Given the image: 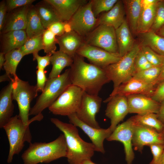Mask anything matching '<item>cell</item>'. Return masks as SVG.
<instances>
[{
  "instance_id": "6da1fadb",
  "label": "cell",
  "mask_w": 164,
  "mask_h": 164,
  "mask_svg": "<svg viewBox=\"0 0 164 164\" xmlns=\"http://www.w3.org/2000/svg\"><path fill=\"white\" fill-rule=\"evenodd\" d=\"M69 75L72 84L91 95H98L104 85L111 81L103 69L87 63L77 54L70 68Z\"/></svg>"
},
{
  "instance_id": "7a4b0ae2",
  "label": "cell",
  "mask_w": 164,
  "mask_h": 164,
  "mask_svg": "<svg viewBox=\"0 0 164 164\" xmlns=\"http://www.w3.org/2000/svg\"><path fill=\"white\" fill-rule=\"evenodd\" d=\"M50 121L64 135L67 148L66 157L69 164H82L85 160L91 159L95 151L94 146L81 138L77 127L55 118H51Z\"/></svg>"
},
{
  "instance_id": "3957f363",
  "label": "cell",
  "mask_w": 164,
  "mask_h": 164,
  "mask_svg": "<svg viewBox=\"0 0 164 164\" xmlns=\"http://www.w3.org/2000/svg\"><path fill=\"white\" fill-rule=\"evenodd\" d=\"M67 148L66 140L61 134L51 142L30 143L22 155L24 164L48 163L62 157H66Z\"/></svg>"
},
{
  "instance_id": "277c9868",
  "label": "cell",
  "mask_w": 164,
  "mask_h": 164,
  "mask_svg": "<svg viewBox=\"0 0 164 164\" xmlns=\"http://www.w3.org/2000/svg\"><path fill=\"white\" fill-rule=\"evenodd\" d=\"M12 97L17 102L19 113L18 116L25 125H30L36 121H40L43 118L42 113L29 119L30 103L36 97L38 92L35 86L30 85L28 81L20 79L17 75L12 78Z\"/></svg>"
},
{
  "instance_id": "5b68a950",
  "label": "cell",
  "mask_w": 164,
  "mask_h": 164,
  "mask_svg": "<svg viewBox=\"0 0 164 164\" xmlns=\"http://www.w3.org/2000/svg\"><path fill=\"white\" fill-rule=\"evenodd\" d=\"M70 68L56 77L48 78L45 88L35 105L31 108L29 115H36L49 108L72 83Z\"/></svg>"
},
{
  "instance_id": "8992f818",
  "label": "cell",
  "mask_w": 164,
  "mask_h": 164,
  "mask_svg": "<svg viewBox=\"0 0 164 164\" xmlns=\"http://www.w3.org/2000/svg\"><path fill=\"white\" fill-rule=\"evenodd\" d=\"M140 49L139 45L135 44L132 50L121 57L119 61L103 68L109 80L113 82L112 91L132 78L135 73V61Z\"/></svg>"
},
{
  "instance_id": "52a82bcc",
  "label": "cell",
  "mask_w": 164,
  "mask_h": 164,
  "mask_svg": "<svg viewBox=\"0 0 164 164\" xmlns=\"http://www.w3.org/2000/svg\"><path fill=\"white\" fill-rule=\"evenodd\" d=\"M29 125H25L18 115H15L12 117L3 127L9 144L7 160L8 163L12 162L15 155L20 152L25 142L31 143L32 136Z\"/></svg>"
},
{
  "instance_id": "ba28073f",
  "label": "cell",
  "mask_w": 164,
  "mask_h": 164,
  "mask_svg": "<svg viewBox=\"0 0 164 164\" xmlns=\"http://www.w3.org/2000/svg\"><path fill=\"white\" fill-rule=\"evenodd\" d=\"M84 91L71 84L48 108L53 114L68 116L76 113L80 106Z\"/></svg>"
},
{
  "instance_id": "9c48e42d",
  "label": "cell",
  "mask_w": 164,
  "mask_h": 164,
  "mask_svg": "<svg viewBox=\"0 0 164 164\" xmlns=\"http://www.w3.org/2000/svg\"><path fill=\"white\" fill-rule=\"evenodd\" d=\"M85 43L113 53H118L115 29L101 25L97 26L84 38Z\"/></svg>"
},
{
  "instance_id": "30bf717a",
  "label": "cell",
  "mask_w": 164,
  "mask_h": 164,
  "mask_svg": "<svg viewBox=\"0 0 164 164\" xmlns=\"http://www.w3.org/2000/svg\"><path fill=\"white\" fill-rule=\"evenodd\" d=\"M97 20L92 11L91 0L80 8L67 22L70 31L84 38L96 27Z\"/></svg>"
},
{
  "instance_id": "8fae6325",
  "label": "cell",
  "mask_w": 164,
  "mask_h": 164,
  "mask_svg": "<svg viewBox=\"0 0 164 164\" xmlns=\"http://www.w3.org/2000/svg\"><path fill=\"white\" fill-rule=\"evenodd\" d=\"M76 54L87 58L90 63L103 69L118 62L121 57L119 53H110L84 42L77 50Z\"/></svg>"
},
{
  "instance_id": "7c38bea8",
  "label": "cell",
  "mask_w": 164,
  "mask_h": 164,
  "mask_svg": "<svg viewBox=\"0 0 164 164\" xmlns=\"http://www.w3.org/2000/svg\"><path fill=\"white\" fill-rule=\"evenodd\" d=\"M102 101V99L98 95L90 94L84 91L80 106L76 113L77 117L91 127L100 128L95 116L100 111Z\"/></svg>"
},
{
  "instance_id": "4fadbf2b",
  "label": "cell",
  "mask_w": 164,
  "mask_h": 164,
  "mask_svg": "<svg viewBox=\"0 0 164 164\" xmlns=\"http://www.w3.org/2000/svg\"><path fill=\"white\" fill-rule=\"evenodd\" d=\"M134 122L132 145L135 150L141 152L145 146L164 144V137L162 133L152 128Z\"/></svg>"
},
{
  "instance_id": "5bb4252c",
  "label": "cell",
  "mask_w": 164,
  "mask_h": 164,
  "mask_svg": "<svg viewBox=\"0 0 164 164\" xmlns=\"http://www.w3.org/2000/svg\"><path fill=\"white\" fill-rule=\"evenodd\" d=\"M134 122L131 117L127 121L117 125L110 136L108 141H118L124 146L125 160L127 164H132L134 158L132 149V138Z\"/></svg>"
},
{
  "instance_id": "9a60e30c",
  "label": "cell",
  "mask_w": 164,
  "mask_h": 164,
  "mask_svg": "<svg viewBox=\"0 0 164 164\" xmlns=\"http://www.w3.org/2000/svg\"><path fill=\"white\" fill-rule=\"evenodd\" d=\"M70 123L80 128L88 136L95 147V151L102 153L105 152L103 143L112 133L109 127L107 129L97 128L84 123L77 117L76 113L68 116Z\"/></svg>"
},
{
  "instance_id": "2e32d148",
  "label": "cell",
  "mask_w": 164,
  "mask_h": 164,
  "mask_svg": "<svg viewBox=\"0 0 164 164\" xmlns=\"http://www.w3.org/2000/svg\"><path fill=\"white\" fill-rule=\"evenodd\" d=\"M108 103L105 115L110 120L109 128L112 132L129 113L127 97L124 96H114Z\"/></svg>"
},
{
  "instance_id": "e0dca14e",
  "label": "cell",
  "mask_w": 164,
  "mask_h": 164,
  "mask_svg": "<svg viewBox=\"0 0 164 164\" xmlns=\"http://www.w3.org/2000/svg\"><path fill=\"white\" fill-rule=\"evenodd\" d=\"M155 88L152 84H147L132 77L112 91L104 102H108L111 98L116 95L126 96L131 94H141L151 97Z\"/></svg>"
},
{
  "instance_id": "ac0fdd59",
  "label": "cell",
  "mask_w": 164,
  "mask_h": 164,
  "mask_svg": "<svg viewBox=\"0 0 164 164\" xmlns=\"http://www.w3.org/2000/svg\"><path fill=\"white\" fill-rule=\"evenodd\" d=\"M129 113L142 115L149 113L157 114L160 103L151 97L141 94H131L126 96Z\"/></svg>"
},
{
  "instance_id": "d6986e66",
  "label": "cell",
  "mask_w": 164,
  "mask_h": 164,
  "mask_svg": "<svg viewBox=\"0 0 164 164\" xmlns=\"http://www.w3.org/2000/svg\"><path fill=\"white\" fill-rule=\"evenodd\" d=\"M53 7L61 21L67 22L86 0H46Z\"/></svg>"
},
{
  "instance_id": "ffe728a7",
  "label": "cell",
  "mask_w": 164,
  "mask_h": 164,
  "mask_svg": "<svg viewBox=\"0 0 164 164\" xmlns=\"http://www.w3.org/2000/svg\"><path fill=\"white\" fill-rule=\"evenodd\" d=\"M56 37L59 50L73 59L77 50L84 42V38L73 31L66 32Z\"/></svg>"
},
{
  "instance_id": "44dd1931",
  "label": "cell",
  "mask_w": 164,
  "mask_h": 164,
  "mask_svg": "<svg viewBox=\"0 0 164 164\" xmlns=\"http://www.w3.org/2000/svg\"><path fill=\"white\" fill-rule=\"evenodd\" d=\"M30 6L17 8L9 12L5 25L1 33L11 31L26 30L27 14Z\"/></svg>"
},
{
  "instance_id": "7402d4cb",
  "label": "cell",
  "mask_w": 164,
  "mask_h": 164,
  "mask_svg": "<svg viewBox=\"0 0 164 164\" xmlns=\"http://www.w3.org/2000/svg\"><path fill=\"white\" fill-rule=\"evenodd\" d=\"M12 81L1 90L0 94V127L3 126L12 117L14 105L12 102Z\"/></svg>"
},
{
  "instance_id": "603a6c76",
  "label": "cell",
  "mask_w": 164,
  "mask_h": 164,
  "mask_svg": "<svg viewBox=\"0 0 164 164\" xmlns=\"http://www.w3.org/2000/svg\"><path fill=\"white\" fill-rule=\"evenodd\" d=\"M125 15L123 1L118 0L111 9L97 18V26L104 25L112 27L116 29L121 25L125 19Z\"/></svg>"
},
{
  "instance_id": "cb8c5ba5",
  "label": "cell",
  "mask_w": 164,
  "mask_h": 164,
  "mask_svg": "<svg viewBox=\"0 0 164 164\" xmlns=\"http://www.w3.org/2000/svg\"><path fill=\"white\" fill-rule=\"evenodd\" d=\"M2 34L1 52L5 54L20 49L28 39L25 30L11 31Z\"/></svg>"
},
{
  "instance_id": "d4e9b609",
  "label": "cell",
  "mask_w": 164,
  "mask_h": 164,
  "mask_svg": "<svg viewBox=\"0 0 164 164\" xmlns=\"http://www.w3.org/2000/svg\"><path fill=\"white\" fill-rule=\"evenodd\" d=\"M115 33L118 53L121 57L131 50L134 45L129 26L125 19L115 29Z\"/></svg>"
},
{
  "instance_id": "484cf974",
  "label": "cell",
  "mask_w": 164,
  "mask_h": 164,
  "mask_svg": "<svg viewBox=\"0 0 164 164\" xmlns=\"http://www.w3.org/2000/svg\"><path fill=\"white\" fill-rule=\"evenodd\" d=\"M35 7L46 29L53 23L61 21L53 7L46 0L39 2Z\"/></svg>"
},
{
  "instance_id": "4316f807",
  "label": "cell",
  "mask_w": 164,
  "mask_h": 164,
  "mask_svg": "<svg viewBox=\"0 0 164 164\" xmlns=\"http://www.w3.org/2000/svg\"><path fill=\"white\" fill-rule=\"evenodd\" d=\"M45 30L35 6L31 5L27 13V25L25 30L28 39L43 35Z\"/></svg>"
},
{
  "instance_id": "83f0119b",
  "label": "cell",
  "mask_w": 164,
  "mask_h": 164,
  "mask_svg": "<svg viewBox=\"0 0 164 164\" xmlns=\"http://www.w3.org/2000/svg\"><path fill=\"white\" fill-rule=\"evenodd\" d=\"M73 59L59 50L54 52L51 55L50 62L52 67L48 78L56 77L60 75L63 70L67 67H70Z\"/></svg>"
},
{
  "instance_id": "f1b7e54d",
  "label": "cell",
  "mask_w": 164,
  "mask_h": 164,
  "mask_svg": "<svg viewBox=\"0 0 164 164\" xmlns=\"http://www.w3.org/2000/svg\"><path fill=\"white\" fill-rule=\"evenodd\" d=\"M143 6L139 19L137 33L139 34L150 30L155 18L157 3Z\"/></svg>"
},
{
  "instance_id": "f546056e",
  "label": "cell",
  "mask_w": 164,
  "mask_h": 164,
  "mask_svg": "<svg viewBox=\"0 0 164 164\" xmlns=\"http://www.w3.org/2000/svg\"><path fill=\"white\" fill-rule=\"evenodd\" d=\"M126 6L130 28L134 33H137L139 19L143 8L142 0L123 1Z\"/></svg>"
},
{
  "instance_id": "4dcf8cb0",
  "label": "cell",
  "mask_w": 164,
  "mask_h": 164,
  "mask_svg": "<svg viewBox=\"0 0 164 164\" xmlns=\"http://www.w3.org/2000/svg\"><path fill=\"white\" fill-rule=\"evenodd\" d=\"M140 34L142 46H148L157 53L164 56V37L151 30Z\"/></svg>"
},
{
  "instance_id": "1f68e13d",
  "label": "cell",
  "mask_w": 164,
  "mask_h": 164,
  "mask_svg": "<svg viewBox=\"0 0 164 164\" xmlns=\"http://www.w3.org/2000/svg\"><path fill=\"white\" fill-rule=\"evenodd\" d=\"M24 56L19 49L14 50L6 53L5 61L3 66L5 73L13 77L16 76L17 66Z\"/></svg>"
},
{
  "instance_id": "d6a6232c",
  "label": "cell",
  "mask_w": 164,
  "mask_h": 164,
  "mask_svg": "<svg viewBox=\"0 0 164 164\" xmlns=\"http://www.w3.org/2000/svg\"><path fill=\"white\" fill-rule=\"evenodd\" d=\"M132 117L135 123L152 128L159 133H162L163 131L164 124L159 119L157 114H137Z\"/></svg>"
},
{
  "instance_id": "836d02e7",
  "label": "cell",
  "mask_w": 164,
  "mask_h": 164,
  "mask_svg": "<svg viewBox=\"0 0 164 164\" xmlns=\"http://www.w3.org/2000/svg\"><path fill=\"white\" fill-rule=\"evenodd\" d=\"M24 56L38 53L43 50V35L28 39L24 44L19 49Z\"/></svg>"
},
{
  "instance_id": "e575fe53",
  "label": "cell",
  "mask_w": 164,
  "mask_h": 164,
  "mask_svg": "<svg viewBox=\"0 0 164 164\" xmlns=\"http://www.w3.org/2000/svg\"><path fill=\"white\" fill-rule=\"evenodd\" d=\"M161 67L153 66L148 69L136 72L132 77L145 83L153 84L160 74Z\"/></svg>"
},
{
  "instance_id": "d590c367",
  "label": "cell",
  "mask_w": 164,
  "mask_h": 164,
  "mask_svg": "<svg viewBox=\"0 0 164 164\" xmlns=\"http://www.w3.org/2000/svg\"><path fill=\"white\" fill-rule=\"evenodd\" d=\"M43 50L46 55H51L56 51L57 44L56 36L48 29L43 35Z\"/></svg>"
},
{
  "instance_id": "8d00e7d4",
  "label": "cell",
  "mask_w": 164,
  "mask_h": 164,
  "mask_svg": "<svg viewBox=\"0 0 164 164\" xmlns=\"http://www.w3.org/2000/svg\"><path fill=\"white\" fill-rule=\"evenodd\" d=\"M118 1V0H91L92 9L94 16L97 18L101 13L108 11Z\"/></svg>"
},
{
  "instance_id": "74e56055",
  "label": "cell",
  "mask_w": 164,
  "mask_h": 164,
  "mask_svg": "<svg viewBox=\"0 0 164 164\" xmlns=\"http://www.w3.org/2000/svg\"><path fill=\"white\" fill-rule=\"evenodd\" d=\"M141 49L149 62L153 66H162L164 62V56L157 53L147 46H142Z\"/></svg>"
},
{
  "instance_id": "f35d334b",
  "label": "cell",
  "mask_w": 164,
  "mask_h": 164,
  "mask_svg": "<svg viewBox=\"0 0 164 164\" xmlns=\"http://www.w3.org/2000/svg\"><path fill=\"white\" fill-rule=\"evenodd\" d=\"M164 25V1L159 0L157 3L155 15L150 30L156 33Z\"/></svg>"
},
{
  "instance_id": "ab89813d",
  "label": "cell",
  "mask_w": 164,
  "mask_h": 164,
  "mask_svg": "<svg viewBox=\"0 0 164 164\" xmlns=\"http://www.w3.org/2000/svg\"><path fill=\"white\" fill-rule=\"evenodd\" d=\"M149 146L153 155L149 164H158L164 149V144H154Z\"/></svg>"
},
{
  "instance_id": "60d3db41",
  "label": "cell",
  "mask_w": 164,
  "mask_h": 164,
  "mask_svg": "<svg viewBox=\"0 0 164 164\" xmlns=\"http://www.w3.org/2000/svg\"><path fill=\"white\" fill-rule=\"evenodd\" d=\"M8 12L17 8L30 6L35 0H7L6 1Z\"/></svg>"
},
{
  "instance_id": "b9f144b4",
  "label": "cell",
  "mask_w": 164,
  "mask_h": 164,
  "mask_svg": "<svg viewBox=\"0 0 164 164\" xmlns=\"http://www.w3.org/2000/svg\"><path fill=\"white\" fill-rule=\"evenodd\" d=\"M56 36H60L67 31V22L59 21L51 24L47 28Z\"/></svg>"
},
{
  "instance_id": "7bdbcfd3",
  "label": "cell",
  "mask_w": 164,
  "mask_h": 164,
  "mask_svg": "<svg viewBox=\"0 0 164 164\" xmlns=\"http://www.w3.org/2000/svg\"><path fill=\"white\" fill-rule=\"evenodd\" d=\"M37 83L35 86L38 92L43 91L48 79L46 78L44 70L37 69L36 71Z\"/></svg>"
},
{
  "instance_id": "ee69618b",
  "label": "cell",
  "mask_w": 164,
  "mask_h": 164,
  "mask_svg": "<svg viewBox=\"0 0 164 164\" xmlns=\"http://www.w3.org/2000/svg\"><path fill=\"white\" fill-rule=\"evenodd\" d=\"M33 60H36L37 62V68L44 70L46 67L49 65L50 62L51 55H46L44 56L39 55L38 53L33 54Z\"/></svg>"
},
{
  "instance_id": "f6af8a7d",
  "label": "cell",
  "mask_w": 164,
  "mask_h": 164,
  "mask_svg": "<svg viewBox=\"0 0 164 164\" xmlns=\"http://www.w3.org/2000/svg\"><path fill=\"white\" fill-rule=\"evenodd\" d=\"M148 62L144 54L140 49L135 60V73L142 71L143 66Z\"/></svg>"
},
{
  "instance_id": "bcb514c9",
  "label": "cell",
  "mask_w": 164,
  "mask_h": 164,
  "mask_svg": "<svg viewBox=\"0 0 164 164\" xmlns=\"http://www.w3.org/2000/svg\"><path fill=\"white\" fill-rule=\"evenodd\" d=\"M151 97L160 103L163 101L164 100V81L157 85Z\"/></svg>"
},
{
  "instance_id": "7dc6e473",
  "label": "cell",
  "mask_w": 164,
  "mask_h": 164,
  "mask_svg": "<svg viewBox=\"0 0 164 164\" xmlns=\"http://www.w3.org/2000/svg\"><path fill=\"white\" fill-rule=\"evenodd\" d=\"M8 12L6 1H2L0 3V32L3 29L5 25Z\"/></svg>"
},
{
  "instance_id": "c3c4849f",
  "label": "cell",
  "mask_w": 164,
  "mask_h": 164,
  "mask_svg": "<svg viewBox=\"0 0 164 164\" xmlns=\"http://www.w3.org/2000/svg\"><path fill=\"white\" fill-rule=\"evenodd\" d=\"M164 81V62L161 67V69L160 74L155 80L153 84V85L155 87L160 83Z\"/></svg>"
},
{
  "instance_id": "681fc988",
  "label": "cell",
  "mask_w": 164,
  "mask_h": 164,
  "mask_svg": "<svg viewBox=\"0 0 164 164\" xmlns=\"http://www.w3.org/2000/svg\"><path fill=\"white\" fill-rule=\"evenodd\" d=\"M157 114L159 119L164 124V100L160 103L159 109Z\"/></svg>"
},
{
  "instance_id": "f907efd6",
  "label": "cell",
  "mask_w": 164,
  "mask_h": 164,
  "mask_svg": "<svg viewBox=\"0 0 164 164\" xmlns=\"http://www.w3.org/2000/svg\"><path fill=\"white\" fill-rule=\"evenodd\" d=\"M12 78L10 76L5 73L1 75L0 77V82H2L5 81H10L12 80Z\"/></svg>"
},
{
  "instance_id": "816d5d0a",
  "label": "cell",
  "mask_w": 164,
  "mask_h": 164,
  "mask_svg": "<svg viewBox=\"0 0 164 164\" xmlns=\"http://www.w3.org/2000/svg\"><path fill=\"white\" fill-rule=\"evenodd\" d=\"M158 1L157 0H142V2L143 7L151 5Z\"/></svg>"
},
{
  "instance_id": "f5cc1de1",
  "label": "cell",
  "mask_w": 164,
  "mask_h": 164,
  "mask_svg": "<svg viewBox=\"0 0 164 164\" xmlns=\"http://www.w3.org/2000/svg\"><path fill=\"white\" fill-rule=\"evenodd\" d=\"M5 54L3 52L0 53V69H2L5 61Z\"/></svg>"
},
{
  "instance_id": "db71d44e",
  "label": "cell",
  "mask_w": 164,
  "mask_h": 164,
  "mask_svg": "<svg viewBox=\"0 0 164 164\" xmlns=\"http://www.w3.org/2000/svg\"><path fill=\"white\" fill-rule=\"evenodd\" d=\"M158 35L164 37V25L156 33Z\"/></svg>"
},
{
  "instance_id": "11a10c76",
  "label": "cell",
  "mask_w": 164,
  "mask_h": 164,
  "mask_svg": "<svg viewBox=\"0 0 164 164\" xmlns=\"http://www.w3.org/2000/svg\"><path fill=\"white\" fill-rule=\"evenodd\" d=\"M158 164H164V149Z\"/></svg>"
},
{
  "instance_id": "9f6ffc18",
  "label": "cell",
  "mask_w": 164,
  "mask_h": 164,
  "mask_svg": "<svg viewBox=\"0 0 164 164\" xmlns=\"http://www.w3.org/2000/svg\"><path fill=\"white\" fill-rule=\"evenodd\" d=\"M82 164H96L92 162L91 159H87L84 161Z\"/></svg>"
},
{
  "instance_id": "6f0895ef",
  "label": "cell",
  "mask_w": 164,
  "mask_h": 164,
  "mask_svg": "<svg viewBox=\"0 0 164 164\" xmlns=\"http://www.w3.org/2000/svg\"><path fill=\"white\" fill-rule=\"evenodd\" d=\"M162 133V135H163V136L164 137V129L163 130V131Z\"/></svg>"
}]
</instances>
